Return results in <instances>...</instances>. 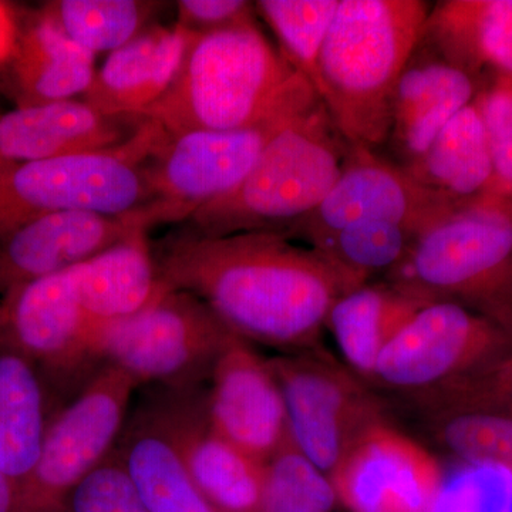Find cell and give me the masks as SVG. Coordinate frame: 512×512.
I'll use <instances>...</instances> for the list:
<instances>
[{"mask_svg":"<svg viewBox=\"0 0 512 512\" xmlns=\"http://www.w3.org/2000/svg\"><path fill=\"white\" fill-rule=\"evenodd\" d=\"M207 383L204 399L212 426L242 453L265 464L289 440L278 379L251 343L232 340Z\"/></svg>","mask_w":512,"mask_h":512,"instance_id":"2e32d148","label":"cell"},{"mask_svg":"<svg viewBox=\"0 0 512 512\" xmlns=\"http://www.w3.org/2000/svg\"><path fill=\"white\" fill-rule=\"evenodd\" d=\"M235 338L201 299L170 288L133 318L101 330L97 355L137 384L195 389Z\"/></svg>","mask_w":512,"mask_h":512,"instance_id":"52a82bcc","label":"cell"},{"mask_svg":"<svg viewBox=\"0 0 512 512\" xmlns=\"http://www.w3.org/2000/svg\"><path fill=\"white\" fill-rule=\"evenodd\" d=\"M430 10L420 0H340L319 57V97L350 147H383L396 84Z\"/></svg>","mask_w":512,"mask_h":512,"instance_id":"3957f363","label":"cell"},{"mask_svg":"<svg viewBox=\"0 0 512 512\" xmlns=\"http://www.w3.org/2000/svg\"><path fill=\"white\" fill-rule=\"evenodd\" d=\"M453 207L377 151L350 147L328 195L285 234L311 245L360 222L393 221L424 228Z\"/></svg>","mask_w":512,"mask_h":512,"instance_id":"4fadbf2b","label":"cell"},{"mask_svg":"<svg viewBox=\"0 0 512 512\" xmlns=\"http://www.w3.org/2000/svg\"><path fill=\"white\" fill-rule=\"evenodd\" d=\"M175 25L194 35L255 22V3L245 0H178Z\"/></svg>","mask_w":512,"mask_h":512,"instance_id":"8d00e7d4","label":"cell"},{"mask_svg":"<svg viewBox=\"0 0 512 512\" xmlns=\"http://www.w3.org/2000/svg\"><path fill=\"white\" fill-rule=\"evenodd\" d=\"M192 33L151 25L110 53L83 101L106 116H138L170 89Z\"/></svg>","mask_w":512,"mask_h":512,"instance_id":"ffe728a7","label":"cell"},{"mask_svg":"<svg viewBox=\"0 0 512 512\" xmlns=\"http://www.w3.org/2000/svg\"><path fill=\"white\" fill-rule=\"evenodd\" d=\"M269 363L284 396L289 439L328 477L367 430L386 421L359 377L322 350L284 353Z\"/></svg>","mask_w":512,"mask_h":512,"instance_id":"9c48e42d","label":"cell"},{"mask_svg":"<svg viewBox=\"0 0 512 512\" xmlns=\"http://www.w3.org/2000/svg\"><path fill=\"white\" fill-rule=\"evenodd\" d=\"M141 121L140 116H106L82 99L19 107L0 116V171L109 150L133 136Z\"/></svg>","mask_w":512,"mask_h":512,"instance_id":"d6986e66","label":"cell"},{"mask_svg":"<svg viewBox=\"0 0 512 512\" xmlns=\"http://www.w3.org/2000/svg\"><path fill=\"white\" fill-rule=\"evenodd\" d=\"M404 170L421 188L450 204L490 194L493 161L476 100L464 107Z\"/></svg>","mask_w":512,"mask_h":512,"instance_id":"484cf974","label":"cell"},{"mask_svg":"<svg viewBox=\"0 0 512 512\" xmlns=\"http://www.w3.org/2000/svg\"><path fill=\"white\" fill-rule=\"evenodd\" d=\"M421 229L402 222H360L318 239L308 247L333 266L350 292L393 271Z\"/></svg>","mask_w":512,"mask_h":512,"instance_id":"83f0119b","label":"cell"},{"mask_svg":"<svg viewBox=\"0 0 512 512\" xmlns=\"http://www.w3.org/2000/svg\"><path fill=\"white\" fill-rule=\"evenodd\" d=\"M511 353V333L493 320L454 303H427L383 350L370 382L420 396Z\"/></svg>","mask_w":512,"mask_h":512,"instance_id":"30bf717a","label":"cell"},{"mask_svg":"<svg viewBox=\"0 0 512 512\" xmlns=\"http://www.w3.org/2000/svg\"><path fill=\"white\" fill-rule=\"evenodd\" d=\"M114 451L148 512H218L198 490L180 451L147 402L126 421Z\"/></svg>","mask_w":512,"mask_h":512,"instance_id":"603a6c76","label":"cell"},{"mask_svg":"<svg viewBox=\"0 0 512 512\" xmlns=\"http://www.w3.org/2000/svg\"><path fill=\"white\" fill-rule=\"evenodd\" d=\"M165 136L160 124L143 117L136 133L120 146L0 171V239L56 212L124 217L143 210L150 201L147 161Z\"/></svg>","mask_w":512,"mask_h":512,"instance_id":"8992f818","label":"cell"},{"mask_svg":"<svg viewBox=\"0 0 512 512\" xmlns=\"http://www.w3.org/2000/svg\"><path fill=\"white\" fill-rule=\"evenodd\" d=\"M424 305L384 281H373L340 296L325 329L335 338L349 370L359 379L372 380L383 350Z\"/></svg>","mask_w":512,"mask_h":512,"instance_id":"4316f807","label":"cell"},{"mask_svg":"<svg viewBox=\"0 0 512 512\" xmlns=\"http://www.w3.org/2000/svg\"><path fill=\"white\" fill-rule=\"evenodd\" d=\"M329 478L350 512H434L446 481L436 457L387 421L367 430Z\"/></svg>","mask_w":512,"mask_h":512,"instance_id":"5bb4252c","label":"cell"},{"mask_svg":"<svg viewBox=\"0 0 512 512\" xmlns=\"http://www.w3.org/2000/svg\"><path fill=\"white\" fill-rule=\"evenodd\" d=\"M481 87L421 35L396 84L389 133L377 153L406 168L476 100Z\"/></svg>","mask_w":512,"mask_h":512,"instance_id":"e0dca14e","label":"cell"},{"mask_svg":"<svg viewBox=\"0 0 512 512\" xmlns=\"http://www.w3.org/2000/svg\"><path fill=\"white\" fill-rule=\"evenodd\" d=\"M311 107L276 114L242 130L167 133L147 161L150 201L134 217L148 231L190 221L195 212L235 190L269 140Z\"/></svg>","mask_w":512,"mask_h":512,"instance_id":"ba28073f","label":"cell"},{"mask_svg":"<svg viewBox=\"0 0 512 512\" xmlns=\"http://www.w3.org/2000/svg\"><path fill=\"white\" fill-rule=\"evenodd\" d=\"M168 289L158 274L153 245L143 225L80 268V302L99 335L107 326L144 311Z\"/></svg>","mask_w":512,"mask_h":512,"instance_id":"7402d4cb","label":"cell"},{"mask_svg":"<svg viewBox=\"0 0 512 512\" xmlns=\"http://www.w3.org/2000/svg\"><path fill=\"white\" fill-rule=\"evenodd\" d=\"M436 439L470 466L497 467L512 478V417L466 413L433 419Z\"/></svg>","mask_w":512,"mask_h":512,"instance_id":"1f68e13d","label":"cell"},{"mask_svg":"<svg viewBox=\"0 0 512 512\" xmlns=\"http://www.w3.org/2000/svg\"><path fill=\"white\" fill-rule=\"evenodd\" d=\"M62 512H148L116 451L64 495Z\"/></svg>","mask_w":512,"mask_h":512,"instance_id":"836d02e7","label":"cell"},{"mask_svg":"<svg viewBox=\"0 0 512 512\" xmlns=\"http://www.w3.org/2000/svg\"><path fill=\"white\" fill-rule=\"evenodd\" d=\"M8 60L19 107L77 100L96 76V56L76 45L43 12L25 32H18Z\"/></svg>","mask_w":512,"mask_h":512,"instance_id":"d4e9b609","label":"cell"},{"mask_svg":"<svg viewBox=\"0 0 512 512\" xmlns=\"http://www.w3.org/2000/svg\"><path fill=\"white\" fill-rule=\"evenodd\" d=\"M18 39V26L12 9L0 2V64L8 62Z\"/></svg>","mask_w":512,"mask_h":512,"instance_id":"74e56055","label":"cell"},{"mask_svg":"<svg viewBox=\"0 0 512 512\" xmlns=\"http://www.w3.org/2000/svg\"><path fill=\"white\" fill-rule=\"evenodd\" d=\"M163 3L146 0H56L42 12L94 56L113 53L150 25Z\"/></svg>","mask_w":512,"mask_h":512,"instance_id":"f1b7e54d","label":"cell"},{"mask_svg":"<svg viewBox=\"0 0 512 512\" xmlns=\"http://www.w3.org/2000/svg\"><path fill=\"white\" fill-rule=\"evenodd\" d=\"M336 498L330 478L289 439L265 463L258 512H330Z\"/></svg>","mask_w":512,"mask_h":512,"instance_id":"4dcf8cb0","label":"cell"},{"mask_svg":"<svg viewBox=\"0 0 512 512\" xmlns=\"http://www.w3.org/2000/svg\"><path fill=\"white\" fill-rule=\"evenodd\" d=\"M141 225L124 217L66 211L28 222L0 239V293L83 264Z\"/></svg>","mask_w":512,"mask_h":512,"instance_id":"ac0fdd59","label":"cell"},{"mask_svg":"<svg viewBox=\"0 0 512 512\" xmlns=\"http://www.w3.org/2000/svg\"><path fill=\"white\" fill-rule=\"evenodd\" d=\"M412 399L431 420L466 413L512 417V353L480 372Z\"/></svg>","mask_w":512,"mask_h":512,"instance_id":"d6a6232c","label":"cell"},{"mask_svg":"<svg viewBox=\"0 0 512 512\" xmlns=\"http://www.w3.org/2000/svg\"><path fill=\"white\" fill-rule=\"evenodd\" d=\"M168 288L201 299L238 338L284 353L319 348L345 282L308 245L281 232L207 237L191 229L153 245Z\"/></svg>","mask_w":512,"mask_h":512,"instance_id":"6da1fadb","label":"cell"},{"mask_svg":"<svg viewBox=\"0 0 512 512\" xmlns=\"http://www.w3.org/2000/svg\"><path fill=\"white\" fill-rule=\"evenodd\" d=\"M147 403L173 439L198 490L215 510L258 512L265 464L242 453L214 429L200 387H157Z\"/></svg>","mask_w":512,"mask_h":512,"instance_id":"9a60e30c","label":"cell"},{"mask_svg":"<svg viewBox=\"0 0 512 512\" xmlns=\"http://www.w3.org/2000/svg\"><path fill=\"white\" fill-rule=\"evenodd\" d=\"M82 264L16 286L0 303V339L60 382H86L103 363L80 302Z\"/></svg>","mask_w":512,"mask_h":512,"instance_id":"7c38bea8","label":"cell"},{"mask_svg":"<svg viewBox=\"0 0 512 512\" xmlns=\"http://www.w3.org/2000/svg\"><path fill=\"white\" fill-rule=\"evenodd\" d=\"M476 103L493 161L490 194L512 198V82L498 79L485 84Z\"/></svg>","mask_w":512,"mask_h":512,"instance_id":"d590c367","label":"cell"},{"mask_svg":"<svg viewBox=\"0 0 512 512\" xmlns=\"http://www.w3.org/2000/svg\"><path fill=\"white\" fill-rule=\"evenodd\" d=\"M340 0H259L255 10L275 33L279 52L320 93L319 57Z\"/></svg>","mask_w":512,"mask_h":512,"instance_id":"f546056e","label":"cell"},{"mask_svg":"<svg viewBox=\"0 0 512 512\" xmlns=\"http://www.w3.org/2000/svg\"><path fill=\"white\" fill-rule=\"evenodd\" d=\"M423 37L481 89L512 82V0H441L431 6Z\"/></svg>","mask_w":512,"mask_h":512,"instance_id":"44dd1931","label":"cell"},{"mask_svg":"<svg viewBox=\"0 0 512 512\" xmlns=\"http://www.w3.org/2000/svg\"><path fill=\"white\" fill-rule=\"evenodd\" d=\"M138 384L103 363L50 420L35 473L22 493L23 512H62L64 495L99 466L126 426Z\"/></svg>","mask_w":512,"mask_h":512,"instance_id":"8fae6325","label":"cell"},{"mask_svg":"<svg viewBox=\"0 0 512 512\" xmlns=\"http://www.w3.org/2000/svg\"><path fill=\"white\" fill-rule=\"evenodd\" d=\"M312 84L286 62L256 22L192 33L170 89L138 116L168 134L231 131L318 103Z\"/></svg>","mask_w":512,"mask_h":512,"instance_id":"7a4b0ae2","label":"cell"},{"mask_svg":"<svg viewBox=\"0 0 512 512\" xmlns=\"http://www.w3.org/2000/svg\"><path fill=\"white\" fill-rule=\"evenodd\" d=\"M434 512H512V478L497 467L457 471L444 481Z\"/></svg>","mask_w":512,"mask_h":512,"instance_id":"e575fe53","label":"cell"},{"mask_svg":"<svg viewBox=\"0 0 512 512\" xmlns=\"http://www.w3.org/2000/svg\"><path fill=\"white\" fill-rule=\"evenodd\" d=\"M349 150L320 100L269 140L235 190L195 212L185 228L207 237L285 234L328 195Z\"/></svg>","mask_w":512,"mask_h":512,"instance_id":"5b68a950","label":"cell"},{"mask_svg":"<svg viewBox=\"0 0 512 512\" xmlns=\"http://www.w3.org/2000/svg\"><path fill=\"white\" fill-rule=\"evenodd\" d=\"M382 281L420 302L463 306L512 335V198L454 205Z\"/></svg>","mask_w":512,"mask_h":512,"instance_id":"277c9868","label":"cell"},{"mask_svg":"<svg viewBox=\"0 0 512 512\" xmlns=\"http://www.w3.org/2000/svg\"><path fill=\"white\" fill-rule=\"evenodd\" d=\"M49 423L42 373L0 339V471L20 497L39 463Z\"/></svg>","mask_w":512,"mask_h":512,"instance_id":"cb8c5ba5","label":"cell"}]
</instances>
